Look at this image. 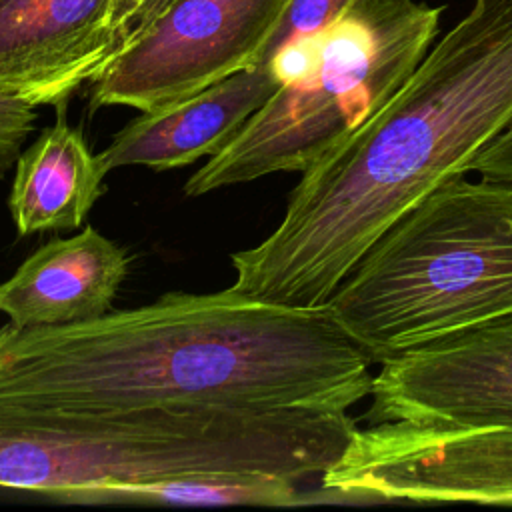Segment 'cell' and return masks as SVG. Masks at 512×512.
Instances as JSON below:
<instances>
[{"label":"cell","instance_id":"1","mask_svg":"<svg viewBox=\"0 0 512 512\" xmlns=\"http://www.w3.org/2000/svg\"><path fill=\"white\" fill-rule=\"evenodd\" d=\"M372 360L326 306L262 302L230 286L80 324L0 326V402L80 412L218 406L348 410Z\"/></svg>","mask_w":512,"mask_h":512},{"label":"cell","instance_id":"2","mask_svg":"<svg viewBox=\"0 0 512 512\" xmlns=\"http://www.w3.org/2000/svg\"><path fill=\"white\" fill-rule=\"evenodd\" d=\"M512 126V0H472L398 90L294 186L280 224L230 256V288L320 308L412 206Z\"/></svg>","mask_w":512,"mask_h":512},{"label":"cell","instance_id":"3","mask_svg":"<svg viewBox=\"0 0 512 512\" xmlns=\"http://www.w3.org/2000/svg\"><path fill=\"white\" fill-rule=\"evenodd\" d=\"M358 424L348 410L218 406L80 412L0 402V488L58 494L196 474L322 476Z\"/></svg>","mask_w":512,"mask_h":512},{"label":"cell","instance_id":"4","mask_svg":"<svg viewBox=\"0 0 512 512\" xmlns=\"http://www.w3.org/2000/svg\"><path fill=\"white\" fill-rule=\"evenodd\" d=\"M324 306L378 364L512 314V184H442L366 250Z\"/></svg>","mask_w":512,"mask_h":512},{"label":"cell","instance_id":"5","mask_svg":"<svg viewBox=\"0 0 512 512\" xmlns=\"http://www.w3.org/2000/svg\"><path fill=\"white\" fill-rule=\"evenodd\" d=\"M442 8L356 0L322 34L278 52V90L184 184L186 196L304 172L376 112L430 50Z\"/></svg>","mask_w":512,"mask_h":512},{"label":"cell","instance_id":"6","mask_svg":"<svg viewBox=\"0 0 512 512\" xmlns=\"http://www.w3.org/2000/svg\"><path fill=\"white\" fill-rule=\"evenodd\" d=\"M320 484L338 496L512 506V424L386 420L356 428Z\"/></svg>","mask_w":512,"mask_h":512},{"label":"cell","instance_id":"7","mask_svg":"<svg viewBox=\"0 0 512 512\" xmlns=\"http://www.w3.org/2000/svg\"><path fill=\"white\" fill-rule=\"evenodd\" d=\"M288 0H178L92 80L90 106L138 112L258 64Z\"/></svg>","mask_w":512,"mask_h":512},{"label":"cell","instance_id":"8","mask_svg":"<svg viewBox=\"0 0 512 512\" xmlns=\"http://www.w3.org/2000/svg\"><path fill=\"white\" fill-rule=\"evenodd\" d=\"M372 378L364 420L512 424V314L434 340Z\"/></svg>","mask_w":512,"mask_h":512},{"label":"cell","instance_id":"9","mask_svg":"<svg viewBox=\"0 0 512 512\" xmlns=\"http://www.w3.org/2000/svg\"><path fill=\"white\" fill-rule=\"evenodd\" d=\"M114 0H0V92L68 104L120 52Z\"/></svg>","mask_w":512,"mask_h":512},{"label":"cell","instance_id":"10","mask_svg":"<svg viewBox=\"0 0 512 512\" xmlns=\"http://www.w3.org/2000/svg\"><path fill=\"white\" fill-rule=\"evenodd\" d=\"M270 62L238 70L178 102L142 110L100 152L106 170L148 166L168 170L212 156L278 90Z\"/></svg>","mask_w":512,"mask_h":512},{"label":"cell","instance_id":"11","mask_svg":"<svg viewBox=\"0 0 512 512\" xmlns=\"http://www.w3.org/2000/svg\"><path fill=\"white\" fill-rule=\"evenodd\" d=\"M128 254L94 226L36 248L0 282V312L16 328H50L96 320L112 310Z\"/></svg>","mask_w":512,"mask_h":512},{"label":"cell","instance_id":"12","mask_svg":"<svg viewBox=\"0 0 512 512\" xmlns=\"http://www.w3.org/2000/svg\"><path fill=\"white\" fill-rule=\"evenodd\" d=\"M58 118L20 152L8 208L18 236L74 230L84 224L96 200L106 192L108 174L78 126L58 104Z\"/></svg>","mask_w":512,"mask_h":512},{"label":"cell","instance_id":"13","mask_svg":"<svg viewBox=\"0 0 512 512\" xmlns=\"http://www.w3.org/2000/svg\"><path fill=\"white\" fill-rule=\"evenodd\" d=\"M298 482L274 474H196L150 482L72 488L58 494L66 504H184V506H294Z\"/></svg>","mask_w":512,"mask_h":512},{"label":"cell","instance_id":"14","mask_svg":"<svg viewBox=\"0 0 512 512\" xmlns=\"http://www.w3.org/2000/svg\"><path fill=\"white\" fill-rule=\"evenodd\" d=\"M356 0H288L272 34L268 36L258 64L270 62L284 48L310 40L330 28Z\"/></svg>","mask_w":512,"mask_h":512},{"label":"cell","instance_id":"15","mask_svg":"<svg viewBox=\"0 0 512 512\" xmlns=\"http://www.w3.org/2000/svg\"><path fill=\"white\" fill-rule=\"evenodd\" d=\"M34 124V104L0 92V178H4V174L16 164Z\"/></svg>","mask_w":512,"mask_h":512},{"label":"cell","instance_id":"16","mask_svg":"<svg viewBox=\"0 0 512 512\" xmlns=\"http://www.w3.org/2000/svg\"><path fill=\"white\" fill-rule=\"evenodd\" d=\"M178 0H114L110 26L120 50L146 32Z\"/></svg>","mask_w":512,"mask_h":512},{"label":"cell","instance_id":"17","mask_svg":"<svg viewBox=\"0 0 512 512\" xmlns=\"http://www.w3.org/2000/svg\"><path fill=\"white\" fill-rule=\"evenodd\" d=\"M472 172H478L482 178L512 184V126L478 154Z\"/></svg>","mask_w":512,"mask_h":512}]
</instances>
